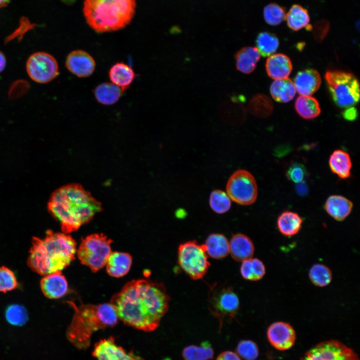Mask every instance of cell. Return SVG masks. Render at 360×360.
I'll use <instances>...</instances> for the list:
<instances>
[{
  "instance_id": "4",
  "label": "cell",
  "mask_w": 360,
  "mask_h": 360,
  "mask_svg": "<svg viewBox=\"0 0 360 360\" xmlns=\"http://www.w3.org/2000/svg\"><path fill=\"white\" fill-rule=\"evenodd\" d=\"M68 303L73 308L74 314L66 331L68 340L79 349L88 348L92 334L100 330L115 326L118 318L110 303L97 304Z\"/></svg>"
},
{
  "instance_id": "7",
  "label": "cell",
  "mask_w": 360,
  "mask_h": 360,
  "mask_svg": "<svg viewBox=\"0 0 360 360\" xmlns=\"http://www.w3.org/2000/svg\"><path fill=\"white\" fill-rule=\"evenodd\" d=\"M112 240L102 234H94L84 238L76 250L81 264L97 272L106 265L112 253Z\"/></svg>"
},
{
  "instance_id": "11",
  "label": "cell",
  "mask_w": 360,
  "mask_h": 360,
  "mask_svg": "<svg viewBox=\"0 0 360 360\" xmlns=\"http://www.w3.org/2000/svg\"><path fill=\"white\" fill-rule=\"evenodd\" d=\"M26 70L30 78L38 84L49 82L59 74L56 59L44 52L33 53L29 56L26 62Z\"/></svg>"
},
{
  "instance_id": "1",
  "label": "cell",
  "mask_w": 360,
  "mask_h": 360,
  "mask_svg": "<svg viewBox=\"0 0 360 360\" xmlns=\"http://www.w3.org/2000/svg\"><path fill=\"white\" fill-rule=\"evenodd\" d=\"M170 300L163 284L138 279L127 282L112 296L110 304L124 324L152 332L158 326L168 312Z\"/></svg>"
},
{
  "instance_id": "25",
  "label": "cell",
  "mask_w": 360,
  "mask_h": 360,
  "mask_svg": "<svg viewBox=\"0 0 360 360\" xmlns=\"http://www.w3.org/2000/svg\"><path fill=\"white\" fill-rule=\"evenodd\" d=\"M136 76L132 68L122 62L114 64L109 71V78L111 82L124 91L131 84Z\"/></svg>"
},
{
  "instance_id": "45",
  "label": "cell",
  "mask_w": 360,
  "mask_h": 360,
  "mask_svg": "<svg viewBox=\"0 0 360 360\" xmlns=\"http://www.w3.org/2000/svg\"><path fill=\"white\" fill-rule=\"evenodd\" d=\"M342 116L348 120H356L358 116L356 109L354 107L348 108L343 112Z\"/></svg>"
},
{
  "instance_id": "48",
  "label": "cell",
  "mask_w": 360,
  "mask_h": 360,
  "mask_svg": "<svg viewBox=\"0 0 360 360\" xmlns=\"http://www.w3.org/2000/svg\"><path fill=\"white\" fill-rule=\"evenodd\" d=\"M10 0H0V8L6 6Z\"/></svg>"
},
{
  "instance_id": "39",
  "label": "cell",
  "mask_w": 360,
  "mask_h": 360,
  "mask_svg": "<svg viewBox=\"0 0 360 360\" xmlns=\"http://www.w3.org/2000/svg\"><path fill=\"white\" fill-rule=\"evenodd\" d=\"M263 14L268 24L277 26L285 20L286 13L284 8L281 6L276 3H270L265 6Z\"/></svg>"
},
{
  "instance_id": "16",
  "label": "cell",
  "mask_w": 360,
  "mask_h": 360,
  "mask_svg": "<svg viewBox=\"0 0 360 360\" xmlns=\"http://www.w3.org/2000/svg\"><path fill=\"white\" fill-rule=\"evenodd\" d=\"M40 286L44 296L50 299L62 298L68 290L67 280L61 272L44 276L40 282Z\"/></svg>"
},
{
  "instance_id": "21",
  "label": "cell",
  "mask_w": 360,
  "mask_h": 360,
  "mask_svg": "<svg viewBox=\"0 0 360 360\" xmlns=\"http://www.w3.org/2000/svg\"><path fill=\"white\" fill-rule=\"evenodd\" d=\"M352 202L340 195H332L326 200L324 208L327 213L338 221L344 220L351 212Z\"/></svg>"
},
{
  "instance_id": "44",
  "label": "cell",
  "mask_w": 360,
  "mask_h": 360,
  "mask_svg": "<svg viewBox=\"0 0 360 360\" xmlns=\"http://www.w3.org/2000/svg\"><path fill=\"white\" fill-rule=\"evenodd\" d=\"M216 360H241L239 356L232 351H225L220 353Z\"/></svg>"
},
{
  "instance_id": "18",
  "label": "cell",
  "mask_w": 360,
  "mask_h": 360,
  "mask_svg": "<svg viewBox=\"0 0 360 360\" xmlns=\"http://www.w3.org/2000/svg\"><path fill=\"white\" fill-rule=\"evenodd\" d=\"M254 248L252 240L246 235L237 234L229 242V253L237 262H243L252 258Z\"/></svg>"
},
{
  "instance_id": "41",
  "label": "cell",
  "mask_w": 360,
  "mask_h": 360,
  "mask_svg": "<svg viewBox=\"0 0 360 360\" xmlns=\"http://www.w3.org/2000/svg\"><path fill=\"white\" fill-rule=\"evenodd\" d=\"M236 354L245 360H255L259 354L257 344L250 340L240 341L236 348Z\"/></svg>"
},
{
  "instance_id": "19",
  "label": "cell",
  "mask_w": 360,
  "mask_h": 360,
  "mask_svg": "<svg viewBox=\"0 0 360 360\" xmlns=\"http://www.w3.org/2000/svg\"><path fill=\"white\" fill-rule=\"evenodd\" d=\"M244 100L242 96H233L230 101L224 102L220 110L222 118L228 123H242L246 118L244 107L242 104Z\"/></svg>"
},
{
  "instance_id": "46",
  "label": "cell",
  "mask_w": 360,
  "mask_h": 360,
  "mask_svg": "<svg viewBox=\"0 0 360 360\" xmlns=\"http://www.w3.org/2000/svg\"><path fill=\"white\" fill-rule=\"evenodd\" d=\"M296 190L299 196H306L308 192V186L304 182L298 183L296 185Z\"/></svg>"
},
{
  "instance_id": "35",
  "label": "cell",
  "mask_w": 360,
  "mask_h": 360,
  "mask_svg": "<svg viewBox=\"0 0 360 360\" xmlns=\"http://www.w3.org/2000/svg\"><path fill=\"white\" fill-rule=\"evenodd\" d=\"M4 316L9 324L17 326H24L28 320V312L26 308L18 304L8 305L5 310Z\"/></svg>"
},
{
  "instance_id": "6",
  "label": "cell",
  "mask_w": 360,
  "mask_h": 360,
  "mask_svg": "<svg viewBox=\"0 0 360 360\" xmlns=\"http://www.w3.org/2000/svg\"><path fill=\"white\" fill-rule=\"evenodd\" d=\"M325 78L332 100L342 108L352 107L360 99L359 83L352 73L340 70L326 72Z\"/></svg>"
},
{
  "instance_id": "9",
  "label": "cell",
  "mask_w": 360,
  "mask_h": 360,
  "mask_svg": "<svg viewBox=\"0 0 360 360\" xmlns=\"http://www.w3.org/2000/svg\"><path fill=\"white\" fill-rule=\"evenodd\" d=\"M208 310L219 321L221 328L224 320L234 318L239 309L240 302L232 286L214 284L210 287Z\"/></svg>"
},
{
  "instance_id": "30",
  "label": "cell",
  "mask_w": 360,
  "mask_h": 360,
  "mask_svg": "<svg viewBox=\"0 0 360 360\" xmlns=\"http://www.w3.org/2000/svg\"><path fill=\"white\" fill-rule=\"evenodd\" d=\"M124 90L112 82H104L98 86L94 92L96 100L104 105H112L118 101Z\"/></svg>"
},
{
  "instance_id": "20",
  "label": "cell",
  "mask_w": 360,
  "mask_h": 360,
  "mask_svg": "<svg viewBox=\"0 0 360 360\" xmlns=\"http://www.w3.org/2000/svg\"><path fill=\"white\" fill-rule=\"evenodd\" d=\"M266 68L270 77L276 80H280L288 78L292 70V64L286 55L277 54L268 58Z\"/></svg>"
},
{
  "instance_id": "5",
  "label": "cell",
  "mask_w": 360,
  "mask_h": 360,
  "mask_svg": "<svg viewBox=\"0 0 360 360\" xmlns=\"http://www.w3.org/2000/svg\"><path fill=\"white\" fill-rule=\"evenodd\" d=\"M136 0H84L82 11L88 24L99 33L121 30L133 18Z\"/></svg>"
},
{
  "instance_id": "26",
  "label": "cell",
  "mask_w": 360,
  "mask_h": 360,
  "mask_svg": "<svg viewBox=\"0 0 360 360\" xmlns=\"http://www.w3.org/2000/svg\"><path fill=\"white\" fill-rule=\"evenodd\" d=\"M276 224L281 234L286 236H292L300 230L302 219L297 213L286 210L278 216Z\"/></svg>"
},
{
  "instance_id": "37",
  "label": "cell",
  "mask_w": 360,
  "mask_h": 360,
  "mask_svg": "<svg viewBox=\"0 0 360 360\" xmlns=\"http://www.w3.org/2000/svg\"><path fill=\"white\" fill-rule=\"evenodd\" d=\"M209 205L214 212L218 214H224L231 208V199L226 192L215 190L210 194Z\"/></svg>"
},
{
  "instance_id": "22",
  "label": "cell",
  "mask_w": 360,
  "mask_h": 360,
  "mask_svg": "<svg viewBox=\"0 0 360 360\" xmlns=\"http://www.w3.org/2000/svg\"><path fill=\"white\" fill-rule=\"evenodd\" d=\"M132 262V257L128 253L112 252L106 265V272L112 276L122 277L129 272Z\"/></svg>"
},
{
  "instance_id": "32",
  "label": "cell",
  "mask_w": 360,
  "mask_h": 360,
  "mask_svg": "<svg viewBox=\"0 0 360 360\" xmlns=\"http://www.w3.org/2000/svg\"><path fill=\"white\" fill-rule=\"evenodd\" d=\"M248 108L251 114L261 118L269 116L273 110L270 99L262 94L254 95L250 100Z\"/></svg>"
},
{
  "instance_id": "13",
  "label": "cell",
  "mask_w": 360,
  "mask_h": 360,
  "mask_svg": "<svg viewBox=\"0 0 360 360\" xmlns=\"http://www.w3.org/2000/svg\"><path fill=\"white\" fill-rule=\"evenodd\" d=\"M92 356L97 360H144L116 344L113 337L100 340L94 345Z\"/></svg>"
},
{
  "instance_id": "40",
  "label": "cell",
  "mask_w": 360,
  "mask_h": 360,
  "mask_svg": "<svg viewBox=\"0 0 360 360\" xmlns=\"http://www.w3.org/2000/svg\"><path fill=\"white\" fill-rule=\"evenodd\" d=\"M16 277L14 272L5 266H0V292H6L18 286Z\"/></svg>"
},
{
  "instance_id": "3",
  "label": "cell",
  "mask_w": 360,
  "mask_h": 360,
  "mask_svg": "<svg viewBox=\"0 0 360 360\" xmlns=\"http://www.w3.org/2000/svg\"><path fill=\"white\" fill-rule=\"evenodd\" d=\"M76 250V243L70 236L48 230L43 238H32L28 264L43 276L61 272L74 260Z\"/></svg>"
},
{
  "instance_id": "15",
  "label": "cell",
  "mask_w": 360,
  "mask_h": 360,
  "mask_svg": "<svg viewBox=\"0 0 360 360\" xmlns=\"http://www.w3.org/2000/svg\"><path fill=\"white\" fill-rule=\"evenodd\" d=\"M66 66L73 74L79 78L91 76L94 71L96 62L87 52L78 50L71 52L67 56Z\"/></svg>"
},
{
  "instance_id": "2",
  "label": "cell",
  "mask_w": 360,
  "mask_h": 360,
  "mask_svg": "<svg viewBox=\"0 0 360 360\" xmlns=\"http://www.w3.org/2000/svg\"><path fill=\"white\" fill-rule=\"evenodd\" d=\"M48 208L68 234L89 222L102 210L101 204L83 187L76 184L61 186L50 196Z\"/></svg>"
},
{
  "instance_id": "34",
  "label": "cell",
  "mask_w": 360,
  "mask_h": 360,
  "mask_svg": "<svg viewBox=\"0 0 360 360\" xmlns=\"http://www.w3.org/2000/svg\"><path fill=\"white\" fill-rule=\"evenodd\" d=\"M256 48L263 56H268L274 54L278 48L279 41L274 34L262 32L258 34L256 40Z\"/></svg>"
},
{
  "instance_id": "27",
  "label": "cell",
  "mask_w": 360,
  "mask_h": 360,
  "mask_svg": "<svg viewBox=\"0 0 360 360\" xmlns=\"http://www.w3.org/2000/svg\"><path fill=\"white\" fill-rule=\"evenodd\" d=\"M207 254L215 259L226 257L229 253V242L221 234H212L206 239L204 244Z\"/></svg>"
},
{
  "instance_id": "14",
  "label": "cell",
  "mask_w": 360,
  "mask_h": 360,
  "mask_svg": "<svg viewBox=\"0 0 360 360\" xmlns=\"http://www.w3.org/2000/svg\"><path fill=\"white\" fill-rule=\"evenodd\" d=\"M266 334L270 344L280 350L291 348L296 338L293 328L289 324L283 322L272 324L268 328Z\"/></svg>"
},
{
  "instance_id": "28",
  "label": "cell",
  "mask_w": 360,
  "mask_h": 360,
  "mask_svg": "<svg viewBox=\"0 0 360 360\" xmlns=\"http://www.w3.org/2000/svg\"><path fill=\"white\" fill-rule=\"evenodd\" d=\"M285 20L289 28L298 31L305 27L310 28V18L306 9L300 4H294L286 13Z\"/></svg>"
},
{
  "instance_id": "10",
  "label": "cell",
  "mask_w": 360,
  "mask_h": 360,
  "mask_svg": "<svg viewBox=\"0 0 360 360\" xmlns=\"http://www.w3.org/2000/svg\"><path fill=\"white\" fill-rule=\"evenodd\" d=\"M226 192L236 203L248 206L254 204L258 196V186L255 178L248 171L238 170L230 177Z\"/></svg>"
},
{
  "instance_id": "31",
  "label": "cell",
  "mask_w": 360,
  "mask_h": 360,
  "mask_svg": "<svg viewBox=\"0 0 360 360\" xmlns=\"http://www.w3.org/2000/svg\"><path fill=\"white\" fill-rule=\"evenodd\" d=\"M295 108L298 114L304 119L317 117L320 113V108L317 100L306 96H298L295 102Z\"/></svg>"
},
{
  "instance_id": "49",
  "label": "cell",
  "mask_w": 360,
  "mask_h": 360,
  "mask_svg": "<svg viewBox=\"0 0 360 360\" xmlns=\"http://www.w3.org/2000/svg\"><path fill=\"white\" fill-rule=\"evenodd\" d=\"M60 0L62 2H64V4H72L76 0Z\"/></svg>"
},
{
  "instance_id": "12",
  "label": "cell",
  "mask_w": 360,
  "mask_h": 360,
  "mask_svg": "<svg viewBox=\"0 0 360 360\" xmlns=\"http://www.w3.org/2000/svg\"><path fill=\"white\" fill-rule=\"evenodd\" d=\"M302 360H359L350 348L337 340L321 342L307 352Z\"/></svg>"
},
{
  "instance_id": "47",
  "label": "cell",
  "mask_w": 360,
  "mask_h": 360,
  "mask_svg": "<svg viewBox=\"0 0 360 360\" xmlns=\"http://www.w3.org/2000/svg\"><path fill=\"white\" fill-rule=\"evenodd\" d=\"M6 65V58L4 54L0 50V73L5 69Z\"/></svg>"
},
{
  "instance_id": "29",
  "label": "cell",
  "mask_w": 360,
  "mask_h": 360,
  "mask_svg": "<svg viewBox=\"0 0 360 360\" xmlns=\"http://www.w3.org/2000/svg\"><path fill=\"white\" fill-rule=\"evenodd\" d=\"M270 92L273 98L280 102H290L294 98L296 92L294 82L288 78L276 80L272 82Z\"/></svg>"
},
{
  "instance_id": "36",
  "label": "cell",
  "mask_w": 360,
  "mask_h": 360,
  "mask_svg": "<svg viewBox=\"0 0 360 360\" xmlns=\"http://www.w3.org/2000/svg\"><path fill=\"white\" fill-rule=\"evenodd\" d=\"M309 278L312 282L319 287L328 285L332 278V272L328 267L322 264L312 266L308 272Z\"/></svg>"
},
{
  "instance_id": "33",
  "label": "cell",
  "mask_w": 360,
  "mask_h": 360,
  "mask_svg": "<svg viewBox=\"0 0 360 360\" xmlns=\"http://www.w3.org/2000/svg\"><path fill=\"white\" fill-rule=\"evenodd\" d=\"M240 272L243 278L246 280L256 281L263 278L266 268L263 262L257 258H249L242 262Z\"/></svg>"
},
{
  "instance_id": "23",
  "label": "cell",
  "mask_w": 360,
  "mask_h": 360,
  "mask_svg": "<svg viewBox=\"0 0 360 360\" xmlns=\"http://www.w3.org/2000/svg\"><path fill=\"white\" fill-rule=\"evenodd\" d=\"M329 166L332 173L341 179H347L351 176L352 163L349 154L342 150H336L330 154Z\"/></svg>"
},
{
  "instance_id": "24",
  "label": "cell",
  "mask_w": 360,
  "mask_h": 360,
  "mask_svg": "<svg viewBox=\"0 0 360 360\" xmlns=\"http://www.w3.org/2000/svg\"><path fill=\"white\" fill-rule=\"evenodd\" d=\"M234 58L237 70L242 73L248 74L256 68L260 58V54L256 47L246 46L236 53Z\"/></svg>"
},
{
  "instance_id": "17",
  "label": "cell",
  "mask_w": 360,
  "mask_h": 360,
  "mask_svg": "<svg viewBox=\"0 0 360 360\" xmlns=\"http://www.w3.org/2000/svg\"><path fill=\"white\" fill-rule=\"evenodd\" d=\"M321 78L319 73L312 68L299 72L294 80V86L298 93L302 96L312 94L320 88Z\"/></svg>"
},
{
  "instance_id": "8",
  "label": "cell",
  "mask_w": 360,
  "mask_h": 360,
  "mask_svg": "<svg viewBox=\"0 0 360 360\" xmlns=\"http://www.w3.org/2000/svg\"><path fill=\"white\" fill-rule=\"evenodd\" d=\"M178 255L180 267L192 279H202L207 273L210 264L204 244L196 240L180 244Z\"/></svg>"
},
{
  "instance_id": "43",
  "label": "cell",
  "mask_w": 360,
  "mask_h": 360,
  "mask_svg": "<svg viewBox=\"0 0 360 360\" xmlns=\"http://www.w3.org/2000/svg\"><path fill=\"white\" fill-rule=\"evenodd\" d=\"M328 30V23L320 22L318 24L314 30V38L316 41L320 42L324 38Z\"/></svg>"
},
{
  "instance_id": "38",
  "label": "cell",
  "mask_w": 360,
  "mask_h": 360,
  "mask_svg": "<svg viewBox=\"0 0 360 360\" xmlns=\"http://www.w3.org/2000/svg\"><path fill=\"white\" fill-rule=\"evenodd\" d=\"M214 351L208 345H190L184 348L182 356L184 360H210L213 358Z\"/></svg>"
},
{
  "instance_id": "42",
  "label": "cell",
  "mask_w": 360,
  "mask_h": 360,
  "mask_svg": "<svg viewBox=\"0 0 360 360\" xmlns=\"http://www.w3.org/2000/svg\"><path fill=\"white\" fill-rule=\"evenodd\" d=\"M286 176L288 180L296 184L304 181L307 176L306 169L302 164L295 162L288 167Z\"/></svg>"
}]
</instances>
